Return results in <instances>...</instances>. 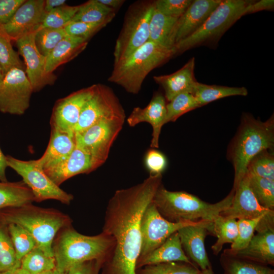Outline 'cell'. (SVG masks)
<instances>
[{"label": "cell", "instance_id": "277c9868", "mask_svg": "<svg viewBox=\"0 0 274 274\" xmlns=\"http://www.w3.org/2000/svg\"><path fill=\"white\" fill-rule=\"evenodd\" d=\"M273 145V115L263 122L249 114H243L228 153L234 169L232 189L237 187L246 174L251 160L263 150H272Z\"/></svg>", "mask_w": 274, "mask_h": 274}, {"label": "cell", "instance_id": "d6a6232c", "mask_svg": "<svg viewBox=\"0 0 274 274\" xmlns=\"http://www.w3.org/2000/svg\"><path fill=\"white\" fill-rule=\"evenodd\" d=\"M20 267L30 274H42L54 270L56 263L54 257L48 256L36 246L22 258Z\"/></svg>", "mask_w": 274, "mask_h": 274}, {"label": "cell", "instance_id": "ba28073f", "mask_svg": "<svg viewBox=\"0 0 274 274\" xmlns=\"http://www.w3.org/2000/svg\"><path fill=\"white\" fill-rule=\"evenodd\" d=\"M154 9L152 0L137 1L129 6L116 41L114 64L125 59L149 41V23Z\"/></svg>", "mask_w": 274, "mask_h": 274}, {"label": "cell", "instance_id": "3957f363", "mask_svg": "<svg viewBox=\"0 0 274 274\" xmlns=\"http://www.w3.org/2000/svg\"><path fill=\"white\" fill-rule=\"evenodd\" d=\"M0 221L23 227L34 238L37 246L51 257H54L52 245L56 234L72 223L69 216L58 210L43 208L32 203L1 210Z\"/></svg>", "mask_w": 274, "mask_h": 274}, {"label": "cell", "instance_id": "7402d4cb", "mask_svg": "<svg viewBox=\"0 0 274 274\" xmlns=\"http://www.w3.org/2000/svg\"><path fill=\"white\" fill-rule=\"evenodd\" d=\"M94 170L90 156L76 147L66 159L44 169L51 180L58 186L76 175L89 174Z\"/></svg>", "mask_w": 274, "mask_h": 274}, {"label": "cell", "instance_id": "cb8c5ba5", "mask_svg": "<svg viewBox=\"0 0 274 274\" xmlns=\"http://www.w3.org/2000/svg\"><path fill=\"white\" fill-rule=\"evenodd\" d=\"M169 262H182L195 265L186 255L178 232L172 234L158 248L139 258L136 262V269Z\"/></svg>", "mask_w": 274, "mask_h": 274}, {"label": "cell", "instance_id": "816d5d0a", "mask_svg": "<svg viewBox=\"0 0 274 274\" xmlns=\"http://www.w3.org/2000/svg\"><path fill=\"white\" fill-rule=\"evenodd\" d=\"M7 167L6 156L3 154L0 148V181L1 182L8 181L6 175V170Z\"/></svg>", "mask_w": 274, "mask_h": 274}, {"label": "cell", "instance_id": "7bdbcfd3", "mask_svg": "<svg viewBox=\"0 0 274 274\" xmlns=\"http://www.w3.org/2000/svg\"><path fill=\"white\" fill-rule=\"evenodd\" d=\"M79 8V6L64 5L46 13L40 28H64L71 22Z\"/></svg>", "mask_w": 274, "mask_h": 274}, {"label": "cell", "instance_id": "8fae6325", "mask_svg": "<svg viewBox=\"0 0 274 274\" xmlns=\"http://www.w3.org/2000/svg\"><path fill=\"white\" fill-rule=\"evenodd\" d=\"M125 117V111L113 90L106 85L95 84L93 94L83 107L74 133L81 132L104 119Z\"/></svg>", "mask_w": 274, "mask_h": 274}, {"label": "cell", "instance_id": "bcb514c9", "mask_svg": "<svg viewBox=\"0 0 274 274\" xmlns=\"http://www.w3.org/2000/svg\"><path fill=\"white\" fill-rule=\"evenodd\" d=\"M144 164L149 175H156L162 174L167 166V161L162 152L152 148L145 154Z\"/></svg>", "mask_w": 274, "mask_h": 274}, {"label": "cell", "instance_id": "91938a15", "mask_svg": "<svg viewBox=\"0 0 274 274\" xmlns=\"http://www.w3.org/2000/svg\"><path fill=\"white\" fill-rule=\"evenodd\" d=\"M53 271H47V272H45L42 274H53Z\"/></svg>", "mask_w": 274, "mask_h": 274}, {"label": "cell", "instance_id": "83f0119b", "mask_svg": "<svg viewBox=\"0 0 274 274\" xmlns=\"http://www.w3.org/2000/svg\"><path fill=\"white\" fill-rule=\"evenodd\" d=\"M116 13V11L101 4L98 0H90L79 5L71 22L108 24L113 19Z\"/></svg>", "mask_w": 274, "mask_h": 274}, {"label": "cell", "instance_id": "5bb4252c", "mask_svg": "<svg viewBox=\"0 0 274 274\" xmlns=\"http://www.w3.org/2000/svg\"><path fill=\"white\" fill-rule=\"evenodd\" d=\"M94 84L75 91L55 102L50 118L51 128L75 135L84 106L93 94Z\"/></svg>", "mask_w": 274, "mask_h": 274}, {"label": "cell", "instance_id": "7a4b0ae2", "mask_svg": "<svg viewBox=\"0 0 274 274\" xmlns=\"http://www.w3.org/2000/svg\"><path fill=\"white\" fill-rule=\"evenodd\" d=\"M114 245L113 238L104 231L89 236L78 232L72 225L64 227L57 233L52 245L55 268L66 272L73 265L86 261L99 260L105 262Z\"/></svg>", "mask_w": 274, "mask_h": 274}, {"label": "cell", "instance_id": "7c38bea8", "mask_svg": "<svg viewBox=\"0 0 274 274\" xmlns=\"http://www.w3.org/2000/svg\"><path fill=\"white\" fill-rule=\"evenodd\" d=\"M206 221H207L202 220L197 222L188 221L170 222L160 214L152 201L145 211L142 219L141 225L142 246L139 258L158 248L169 236L180 229Z\"/></svg>", "mask_w": 274, "mask_h": 274}, {"label": "cell", "instance_id": "52a82bcc", "mask_svg": "<svg viewBox=\"0 0 274 274\" xmlns=\"http://www.w3.org/2000/svg\"><path fill=\"white\" fill-rule=\"evenodd\" d=\"M252 2L222 0L197 30L173 47V56L201 46L215 47L225 32L246 15V8Z\"/></svg>", "mask_w": 274, "mask_h": 274}, {"label": "cell", "instance_id": "ee69618b", "mask_svg": "<svg viewBox=\"0 0 274 274\" xmlns=\"http://www.w3.org/2000/svg\"><path fill=\"white\" fill-rule=\"evenodd\" d=\"M108 24H92L82 22H71L64 28L67 35L88 42L95 33Z\"/></svg>", "mask_w": 274, "mask_h": 274}, {"label": "cell", "instance_id": "f907efd6", "mask_svg": "<svg viewBox=\"0 0 274 274\" xmlns=\"http://www.w3.org/2000/svg\"><path fill=\"white\" fill-rule=\"evenodd\" d=\"M65 0H46L45 1L44 11L45 13L65 5Z\"/></svg>", "mask_w": 274, "mask_h": 274}, {"label": "cell", "instance_id": "9a60e30c", "mask_svg": "<svg viewBox=\"0 0 274 274\" xmlns=\"http://www.w3.org/2000/svg\"><path fill=\"white\" fill-rule=\"evenodd\" d=\"M36 32L27 34L15 42L18 53L24 60L25 73L32 86L33 92H38L47 85L55 82L56 77L45 71L46 57L38 51L35 42Z\"/></svg>", "mask_w": 274, "mask_h": 274}, {"label": "cell", "instance_id": "1f68e13d", "mask_svg": "<svg viewBox=\"0 0 274 274\" xmlns=\"http://www.w3.org/2000/svg\"><path fill=\"white\" fill-rule=\"evenodd\" d=\"M222 263L226 274H273L266 265L224 253Z\"/></svg>", "mask_w": 274, "mask_h": 274}, {"label": "cell", "instance_id": "836d02e7", "mask_svg": "<svg viewBox=\"0 0 274 274\" xmlns=\"http://www.w3.org/2000/svg\"><path fill=\"white\" fill-rule=\"evenodd\" d=\"M261 220L274 223V219L260 217L253 219H239L237 220V236L231 245L230 248L225 250V253L233 255L238 251L245 248L252 237L259 223Z\"/></svg>", "mask_w": 274, "mask_h": 274}, {"label": "cell", "instance_id": "9f6ffc18", "mask_svg": "<svg viewBox=\"0 0 274 274\" xmlns=\"http://www.w3.org/2000/svg\"><path fill=\"white\" fill-rule=\"evenodd\" d=\"M4 77H5V75H4V72L3 71L2 68L1 67L0 65V86L2 83Z\"/></svg>", "mask_w": 274, "mask_h": 274}, {"label": "cell", "instance_id": "4316f807", "mask_svg": "<svg viewBox=\"0 0 274 274\" xmlns=\"http://www.w3.org/2000/svg\"><path fill=\"white\" fill-rule=\"evenodd\" d=\"M35 201L30 189L23 181L0 182V211L17 208Z\"/></svg>", "mask_w": 274, "mask_h": 274}, {"label": "cell", "instance_id": "4fadbf2b", "mask_svg": "<svg viewBox=\"0 0 274 274\" xmlns=\"http://www.w3.org/2000/svg\"><path fill=\"white\" fill-rule=\"evenodd\" d=\"M32 92L25 72L12 68L6 74L0 86V111L12 115L23 114L29 106Z\"/></svg>", "mask_w": 274, "mask_h": 274}, {"label": "cell", "instance_id": "f5cc1de1", "mask_svg": "<svg viewBox=\"0 0 274 274\" xmlns=\"http://www.w3.org/2000/svg\"><path fill=\"white\" fill-rule=\"evenodd\" d=\"M101 4L117 11L125 3L124 0H98Z\"/></svg>", "mask_w": 274, "mask_h": 274}, {"label": "cell", "instance_id": "e575fe53", "mask_svg": "<svg viewBox=\"0 0 274 274\" xmlns=\"http://www.w3.org/2000/svg\"><path fill=\"white\" fill-rule=\"evenodd\" d=\"M9 232L7 225L0 221V272L20 267Z\"/></svg>", "mask_w": 274, "mask_h": 274}, {"label": "cell", "instance_id": "11a10c76", "mask_svg": "<svg viewBox=\"0 0 274 274\" xmlns=\"http://www.w3.org/2000/svg\"><path fill=\"white\" fill-rule=\"evenodd\" d=\"M199 274H214V273L212 270V269L210 268V269H207L203 270H200V272Z\"/></svg>", "mask_w": 274, "mask_h": 274}, {"label": "cell", "instance_id": "f546056e", "mask_svg": "<svg viewBox=\"0 0 274 274\" xmlns=\"http://www.w3.org/2000/svg\"><path fill=\"white\" fill-rule=\"evenodd\" d=\"M248 90L244 87H228L208 85L197 82L193 94L201 107L213 101L231 96H246Z\"/></svg>", "mask_w": 274, "mask_h": 274}, {"label": "cell", "instance_id": "b9f144b4", "mask_svg": "<svg viewBox=\"0 0 274 274\" xmlns=\"http://www.w3.org/2000/svg\"><path fill=\"white\" fill-rule=\"evenodd\" d=\"M268 150H263L251 160L247 166V173L274 180V156L273 154Z\"/></svg>", "mask_w": 274, "mask_h": 274}, {"label": "cell", "instance_id": "30bf717a", "mask_svg": "<svg viewBox=\"0 0 274 274\" xmlns=\"http://www.w3.org/2000/svg\"><path fill=\"white\" fill-rule=\"evenodd\" d=\"M8 167L19 175L24 183L30 189L35 201L40 202L48 199L56 200L69 204L74 198L55 184L45 173L37 160H22L11 156H6Z\"/></svg>", "mask_w": 274, "mask_h": 274}, {"label": "cell", "instance_id": "603a6c76", "mask_svg": "<svg viewBox=\"0 0 274 274\" xmlns=\"http://www.w3.org/2000/svg\"><path fill=\"white\" fill-rule=\"evenodd\" d=\"M256 232L248 246L232 256L264 265H273L274 226Z\"/></svg>", "mask_w": 274, "mask_h": 274}, {"label": "cell", "instance_id": "44dd1931", "mask_svg": "<svg viewBox=\"0 0 274 274\" xmlns=\"http://www.w3.org/2000/svg\"><path fill=\"white\" fill-rule=\"evenodd\" d=\"M195 62V58L192 57L176 72L153 77L154 81L163 88L164 97L168 101L182 93L193 94L198 82L194 75Z\"/></svg>", "mask_w": 274, "mask_h": 274}, {"label": "cell", "instance_id": "e0dca14e", "mask_svg": "<svg viewBox=\"0 0 274 274\" xmlns=\"http://www.w3.org/2000/svg\"><path fill=\"white\" fill-rule=\"evenodd\" d=\"M44 0H25L3 27L13 42L41 26L45 12Z\"/></svg>", "mask_w": 274, "mask_h": 274}, {"label": "cell", "instance_id": "4dcf8cb0", "mask_svg": "<svg viewBox=\"0 0 274 274\" xmlns=\"http://www.w3.org/2000/svg\"><path fill=\"white\" fill-rule=\"evenodd\" d=\"M212 234L217 237V240L212 246L215 255H217L225 244H232L237 236V220L219 215L212 222Z\"/></svg>", "mask_w": 274, "mask_h": 274}, {"label": "cell", "instance_id": "f6af8a7d", "mask_svg": "<svg viewBox=\"0 0 274 274\" xmlns=\"http://www.w3.org/2000/svg\"><path fill=\"white\" fill-rule=\"evenodd\" d=\"M192 2V0H156L154 1V7L165 15L179 17Z\"/></svg>", "mask_w": 274, "mask_h": 274}, {"label": "cell", "instance_id": "f1b7e54d", "mask_svg": "<svg viewBox=\"0 0 274 274\" xmlns=\"http://www.w3.org/2000/svg\"><path fill=\"white\" fill-rule=\"evenodd\" d=\"M179 17L165 15L154 9L149 23V40L164 48L172 49L170 36Z\"/></svg>", "mask_w": 274, "mask_h": 274}, {"label": "cell", "instance_id": "db71d44e", "mask_svg": "<svg viewBox=\"0 0 274 274\" xmlns=\"http://www.w3.org/2000/svg\"><path fill=\"white\" fill-rule=\"evenodd\" d=\"M12 274H30L26 270L21 268L20 267L15 269Z\"/></svg>", "mask_w": 274, "mask_h": 274}, {"label": "cell", "instance_id": "7dc6e473", "mask_svg": "<svg viewBox=\"0 0 274 274\" xmlns=\"http://www.w3.org/2000/svg\"><path fill=\"white\" fill-rule=\"evenodd\" d=\"M104 262L91 260L83 262L72 266L66 274H98Z\"/></svg>", "mask_w": 274, "mask_h": 274}, {"label": "cell", "instance_id": "6da1fadb", "mask_svg": "<svg viewBox=\"0 0 274 274\" xmlns=\"http://www.w3.org/2000/svg\"><path fill=\"white\" fill-rule=\"evenodd\" d=\"M162 174L151 175L142 182L116 190L106 210L102 231L114 239L101 274H136L142 246L143 214L162 184Z\"/></svg>", "mask_w": 274, "mask_h": 274}, {"label": "cell", "instance_id": "d6986e66", "mask_svg": "<svg viewBox=\"0 0 274 274\" xmlns=\"http://www.w3.org/2000/svg\"><path fill=\"white\" fill-rule=\"evenodd\" d=\"M212 223L206 221L184 227L177 231L186 255L201 270L212 268L204 240L208 234H212Z\"/></svg>", "mask_w": 274, "mask_h": 274}, {"label": "cell", "instance_id": "2e32d148", "mask_svg": "<svg viewBox=\"0 0 274 274\" xmlns=\"http://www.w3.org/2000/svg\"><path fill=\"white\" fill-rule=\"evenodd\" d=\"M233 190L231 204L219 215L236 220L253 219L260 217L274 219V211L263 207L258 202L250 187L247 174Z\"/></svg>", "mask_w": 274, "mask_h": 274}, {"label": "cell", "instance_id": "f35d334b", "mask_svg": "<svg viewBox=\"0 0 274 274\" xmlns=\"http://www.w3.org/2000/svg\"><path fill=\"white\" fill-rule=\"evenodd\" d=\"M7 225L17 259L21 262L25 255L37 246L36 242L30 233L23 227L14 223Z\"/></svg>", "mask_w": 274, "mask_h": 274}, {"label": "cell", "instance_id": "d590c367", "mask_svg": "<svg viewBox=\"0 0 274 274\" xmlns=\"http://www.w3.org/2000/svg\"><path fill=\"white\" fill-rule=\"evenodd\" d=\"M12 42L3 25L0 26V65L5 75L13 68L25 71V63L20 59L18 52L13 49Z\"/></svg>", "mask_w": 274, "mask_h": 274}, {"label": "cell", "instance_id": "8992f818", "mask_svg": "<svg viewBox=\"0 0 274 274\" xmlns=\"http://www.w3.org/2000/svg\"><path fill=\"white\" fill-rule=\"evenodd\" d=\"M172 49L148 41L125 59L114 64L108 80L131 94H138L147 76L172 58Z\"/></svg>", "mask_w": 274, "mask_h": 274}, {"label": "cell", "instance_id": "ac0fdd59", "mask_svg": "<svg viewBox=\"0 0 274 274\" xmlns=\"http://www.w3.org/2000/svg\"><path fill=\"white\" fill-rule=\"evenodd\" d=\"M222 0H194L179 17L172 31L169 43L173 47L189 37L204 23Z\"/></svg>", "mask_w": 274, "mask_h": 274}, {"label": "cell", "instance_id": "ab89813d", "mask_svg": "<svg viewBox=\"0 0 274 274\" xmlns=\"http://www.w3.org/2000/svg\"><path fill=\"white\" fill-rule=\"evenodd\" d=\"M195 265L182 262H169L145 266L136 270V274H199Z\"/></svg>", "mask_w": 274, "mask_h": 274}, {"label": "cell", "instance_id": "680465c9", "mask_svg": "<svg viewBox=\"0 0 274 274\" xmlns=\"http://www.w3.org/2000/svg\"><path fill=\"white\" fill-rule=\"evenodd\" d=\"M14 270L0 272V274H12Z\"/></svg>", "mask_w": 274, "mask_h": 274}, {"label": "cell", "instance_id": "d4e9b609", "mask_svg": "<svg viewBox=\"0 0 274 274\" xmlns=\"http://www.w3.org/2000/svg\"><path fill=\"white\" fill-rule=\"evenodd\" d=\"M48 146L37 161L43 169L66 159L76 147L75 135L51 128Z\"/></svg>", "mask_w": 274, "mask_h": 274}, {"label": "cell", "instance_id": "c3c4849f", "mask_svg": "<svg viewBox=\"0 0 274 274\" xmlns=\"http://www.w3.org/2000/svg\"><path fill=\"white\" fill-rule=\"evenodd\" d=\"M25 0H0V26L6 24Z\"/></svg>", "mask_w": 274, "mask_h": 274}, {"label": "cell", "instance_id": "681fc988", "mask_svg": "<svg viewBox=\"0 0 274 274\" xmlns=\"http://www.w3.org/2000/svg\"><path fill=\"white\" fill-rule=\"evenodd\" d=\"M273 8L274 1L273 0L252 1L246 8V15L263 10L272 11Z\"/></svg>", "mask_w": 274, "mask_h": 274}, {"label": "cell", "instance_id": "5b68a950", "mask_svg": "<svg viewBox=\"0 0 274 274\" xmlns=\"http://www.w3.org/2000/svg\"><path fill=\"white\" fill-rule=\"evenodd\" d=\"M234 193L232 189L219 202L210 203L185 191L168 190L161 184L152 202L160 214L170 222H197L203 220L212 223L216 217L230 206Z\"/></svg>", "mask_w": 274, "mask_h": 274}, {"label": "cell", "instance_id": "60d3db41", "mask_svg": "<svg viewBox=\"0 0 274 274\" xmlns=\"http://www.w3.org/2000/svg\"><path fill=\"white\" fill-rule=\"evenodd\" d=\"M66 35L64 28L42 27L36 32L35 42L40 53L46 57Z\"/></svg>", "mask_w": 274, "mask_h": 274}, {"label": "cell", "instance_id": "74e56055", "mask_svg": "<svg viewBox=\"0 0 274 274\" xmlns=\"http://www.w3.org/2000/svg\"><path fill=\"white\" fill-rule=\"evenodd\" d=\"M165 124L175 122L184 114L201 107L194 95L190 93H182L174 97L166 104Z\"/></svg>", "mask_w": 274, "mask_h": 274}, {"label": "cell", "instance_id": "484cf974", "mask_svg": "<svg viewBox=\"0 0 274 274\" xmlns=\"http://www.w3.org/2000/svg\"><path fill=\"white\" fill-rule=\"evenodd\" d=\"M88 42L66 35L46 57L45 71L52 74L59 66L77 57L86 48Z\"/></svg>", "mask_w": 274, "mask_h": 274}, {"label": "cell", "instance_id": "6f0895ef", "mask_svg": "<svg viewBox=\"0 0 274 274\" xmlns=\"http://www.w3.org/2000/svg\"><path fill=\"white\" fill-rule=\"evenodd\" d=\"M53 274H66V272L59 271L55 268L53 271Z\"/></svg>", "mask_w": 274, "mask_h": 274}, {"label": "cell", "instance_id": "9c48e42d", "mask_svg": "<svg viewBox=\"0 0 274 274\" xmlns=\"http://www.w3.org/2000/svg\"><path fill=\"white\" fill-rule=\"evenodd\" d=\"M124 121L118 118L104 119L75 134L76 147L90 156L95 170L107 160Z\"/></svg>", "mask_w": 274, "mask_h": 274}, {"label": "cell", "instance_id": "8d00e7d4", "mask_svg": "<svg viewBox=\"0 0 274 274\" xmlns=\"http://www.w3.org/2000/svg\"><path fill=\"white\" fill-rule=\"evenodd\" d=\"M246 174L250 187L259 204L274 211V180Z\"/></svg>", "mask_w": 274, "mask_h": 274}, {"label": "cell", "instance_id": "ffe728a7", "mask_svg": "<svg viewBox=\"0 0 274 274\" xmlns=\"http://www.w3.org/2000/svg\"><path fill=\"white\" fill-rule=\"evenodd\" d=\"M166 99L161 93L156 92L148 105L144 108L139 107L132 110L126 121L129 126L134 127L142 122L151 124L152 127L151 148L159 147V139L166 115Z\"/></svg>", "mask_w": 274, "mask_h": 274}]
</instances>
